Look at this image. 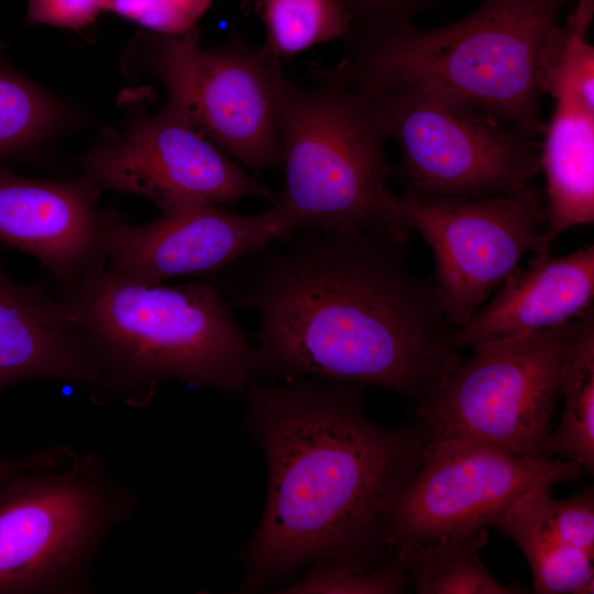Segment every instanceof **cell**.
<instances>
[{
	"instance_id": "obj_21",
	"label": "cell",
	"mask_w": 594,
	"mask_h": 594,
	"mask_svg": "<svg viewBox=\"0 0 594 594\" xmlns=\"http://www.w3.org/2000/svg\"><path fill=\"white\" fill-rule=\"evenodd\" d=\"M261 12L265 46L279 61L354 31L342 0H262Z\"/></svg>"
},
{
	"instance_id": "obj_20",
	"label": "cell",
	"mask_w": 594,
	"mask_h": 594,
	"mask_svg": "<svg viewBox=\"0 0 594 594\" xmlns=\"http://www.w3.org/2000/svg\"><path fill=\"white\" fill-rule=\"evenodd\" d=\"M560 397L563 409L551 432L547 454L561 455L594 473V316L592 307L578 317L564 360Z\"/></svg>"
},
{
	"instance_id": "obj_11",
	"label": "cell",
	"mask_w": 594,
	"mask_h": 594,
	"mask_svg": "<svg viewBox=\"0 0 594 594\" xmlns=\"http://www.w3.org/2000/svg\"><path fill=\"white\" fill-rule=\"evenodd\" d=\"M585 472L564 459H534L454 437H428L419 466L386 513L392 551L492 526L537 486L574 481Z\"/></svg>"
},
{
	"instance_id": "obj_15",
	"label": "cell",
	"mask_w": 594,
	"mask_h": 594,
	"mask_svg": "<svg viewBox=\"0 0 594 594\" xmlns=\"http://www.w3.org/2000/svg\"><path fill=\"white\" fill-rule=\"evenodd\" d=\"M0 242V394L30 380L64 382L94 397L108 393L105 365L86 336L38 284L4 270Z\"/></svg>"
},
{
	"instance_id": "obj_23",
	"label": "cell",
	"mask_w": 594,
	"mask_h": 594,
	"mask_svg": "<svg viewBox=\"0 0 594 594\" xmlns=\"http://www.w3.org/2000/svg\"><path fill=\"white\" fill-rule=\"evenodd\" d=\"M408 581L392 552L382 564L363 569L345 560L326 558L308 565L296 582L280 593L397 594L408 587Z\"/></svg>"
},
{
	"instance_id": "obj_16",
	"label": "cell",
	"mask_w": 594,
	"mask_h": 594,
	"mask_svg": "<svg viewBox=\"0 0 594 594\" xmlns=\"http://www.w3.org/2000/svg\"><path fill=\"white\" fill-rule=\"evenodd\" d=\"M498 287L464 324L452 329L454 349L553 328L584 314L594 296V245L562 256L532 255Z\"/></svg>"
},
{
	"instance_id": "obj_4",
	"label": "cell",
	"mask_w": 594,
	"mask_h": 594,
	"mask_svg": "<svg viewBox=\"0 0 594 594\" xmlns=\"http://www.w3.org/2000/svg\"><path fill=\"white\" fill-rule=\"evenodd\" d=\"M58 302L127 406H146L163 381L240 393L258 376L255 346L210 282L144 285L101 264Z\"/></svg>"
},
{
	"instance_id": "obj_27",
	"label": "cell",
	"mask_w": 594,
	"mask_h": 594,
	"mask_svg": "<svg viewBox=\"0 0 594 594\" xmlns=\"http://www.w3.org/2000/svg\"><path fill=\"white\" fill-rule=\"evenodd\" d=\"M349 9L354 26L369 25L408 13L428 0H342Z\"/></svg>"
},
{
	"instance_id": "obj_1",
	"label": "cell",
	"mask_w": 594,
	"mask_h": 594,
	"mask_svg": "<svg viewBox=\"0 0 594 594\" xmlns=\"http://www.w3.org/2000/svg\"><path fill=\"white\" fill-rule=\"evenodd\" d=\"M228 288L258 319V376L374 385L425 399L461 361L433 285L376 231L306 230ZM282 242V241H280Z\"/></svg>"
},
{
	"instance_id": "obj_12",
	"label": "cell",
	"mask_w": 594,
	"mask_h": 594,
	"mask_svg": "<svg viewBox=\"0 0 594 594\" xmlns=\"http://www.w3.org/2000/svg\"><path fill=\"white\" fill-rule=\"evenodd\" d=\"M82 168L98 188L144 197L161 210L185 202L224 206L248 197L276 198L167 103L96 146Z\"/></svg>"
},
{
	"instance_id": "obj_17",
	"label": "cell",
	"mask_w": 594,
	"mask_h": 594,
	"mask_svg": "<svg viewBox=\"0 0 594 594\" xmlns=\"http://www.w3.org/2000/svg\"><path fill=\"white\" fill-rule=\"evenodd\" d=\"M554 100L540 144L550 244L562 232L594 221V107L573 97Z\"/></svg>"
},
{
	"instance_id": "obj_22",
	"label": "cell",
	"mask_w": 594,
	"mask_h": 594,
	"mask_svg": "<svg viewBox=\"0 0 594 594\" xmlns=\"http://www.w3.org/2000/svg\"><path fill=\"white\" fill-rule=\"evenodd\" d=\"M64 118L62 106L11 67L0 50V160L25 154Z\"/></svg>"
},
{
	"instance_id": "obj_10",
	"label": "cell",
	"mask_w": 594,
	"mask_h": 594,
	"mask_svg": "<svg viewBox=\"0 0 594 594\" xmlns=\"http://www.w3.org/2000/svg\"><path fill=\"white\" fill-rule=\"evenodd\" d=\"M384 205L394 223L429 245L433 288L453 328L472 317L525 254L551 246L546 199L531 184L479 198L419 199L391 190Z\"/></svg>"
},
{
	"instance_id": "obj_18",
	"label": "cell",
	"mask_w": 594,
	"mask_h": 594,
	"mask_svg": "<svg viewBox=\"0 0 594 594\" xmlns=\"http://www.w3.org/2000/svg\"><path fill=\"white\" fill-rule=\"evenodd\" d=\"M551 486L520 496L492 526L506 535L526 558L538 594H592L593 556L573 548L551 514Z\"/></svg>"
},
{
	"instance_id": "obj_14",
	"label": "cell",
	"mask_w": 594,
	"mask_h": 594,
	"mask_svg": "<svg viewBox=\"0 0 594 594\" xmlns=\"http://www.w3.org/2000/svg\"><path fill=\"white\" fill-rule=\"evenodd\" d=\"M97 198L86 176L34 179L0 166V242L36 258L64 292L105 264L112 210L102 211Z\"/></svg>"
},
{
	"instance_id": "obj_3",
	"label": "cell",
	"mask_w": 594,
	"mask_h": 594,
	"mask_svg": "<svg viewBox=\"0 0 594 594\" xmlns=\"http://www.w3.org/2000/svg\"><path fill=\"white\" fill-rule=\"evenodd\" d=\"M571 0H483L464 18L419 28L408 15L360 28L328 74L358 88H422L459 98L539 139L540 99Z\"/></svg>"
},
{
	"instance_id": "obj_6",
	"label": "cell",
	"mask_w": 594,
	"mask_h": 594,
	"mask_svg": "<svg viewBox=\"0 0 594 594\" xmlns=\"http://www.w3.org/2000/svg\"><path fill=\"white\" fill-rule=\"evenodd\" d=\"M136 493L96 451L23 471L0 486V594H87L111 530Z\"/></svg>"
},
{
	"instance_id": "obj_13",
	"label": "cell",
	"mask_w": 594,
	"mask_h": 594,
	"mask_svg": "<svg viewBox=\"0 0 594 594\" xmlns=\"http://www.w3.org/2000/svg\"><path fill=\"white\" fill-rule=\"evenodd\" d=\"M161 211L138 226L111 212L105 252L108 268L133 282L156 285L217 273L286 239L283 218L273 205L251 216L201 201Z\"/></svg>"
},
{
	"instance_id": "obj_19",
	"label": "cell",
	"mask_w": 594,
	"mask_h": 594,
	"mask_svg": "<svg viewBox=\"0 0 594 594\" xmlns=\"http://www.w3.org/2000/svg\"><path fill=\"white\" fill-rule=\"evenodd\" d=\"M487 527H480L431 542L407 541L392 550L418 594H518L514 583H499L481 560Z\"/></svg>"
},
{
	"instance_id": "obj_9",
	"label": "cell",
	"mask_w": 594,
	"mask_h": 594,
	"mask_svg": "<svg viewBox=\"0 0 594 594\" xmlns=\"http://www.w3.org/2000/svg\"><path fill=\"white\" fill-rule=\"evenodd\" d=\"M146 63L166 90V103L237 163L282 167L277 120L286 76L265 45L252 46L233 33L204 48L197 28L150 37Z\"/></svg>"
},
{
	"instance_id": "obj_25",
	"label": "cell",
	"mask_w": 594,
	"mask_h": 594,
	"mask_svg": "<svg viewBox=\"0 0 594 594\" xmlns=\"http://www.w3.org/2000/svg\"><path fill=\"white\" fill-rule=\"evenodd\" d=\"M106 0H29L26 20L31 24L81 30L105 12Z\"/></svg>"
},
{
	"instance_id": "obj_2",
	"label": "cell",
	"mask_w": 594,
	"mask_h": 594,
	"mask_svg": "<svg viewBox=\"0 0 594 594\" xmlns=\"http://www.w3.org/2000/svg\"><path fill=\"white\" fill-rule=\"evenodd\" d=\"M244 393L246 427L267 465V496L239 554L241 592L320 559L363 569L385 562L386 513L420 464L426 428L370 421L355 384L255 377Z\"/></svg>"
},
{
	"instance_id": "obj_26",
	"label": "cell",
	"mask_w": 594,
	"mask_h": 594,
	"mask_svg": "<svg viewBox=\"0 0 594 594\" xmlns=\"http://www.w3.org/2000/svg\"><path fill=\"white\" fill-rule=\"evenodd\" d=\"M76 453L67 446H47L19 458L0 455V486L26 470L65 465Z\"/></svg>"
},
{
	"instance_id": "obj_7",
	"label": "cell",
	"mask_w": 594,
	"mask_h": 594,
	"mask_svg": "<svg viewBox=\"0 0 594 594\" xmlns=\"http://www.w3.org/2000/svg\"><path fill=\"white\" fill-rule=\"evenodd\" d=\"M576 321L474 344L472 355L422 399L416 421L429 438H464L550 459L547 447Z\"/></svg>"
},
{
	"instance_id": "obj_24",
	"label": "cell",
	"mask_w": 594,
	"mask_h": 594,
	"mask_svg": "<svg viewBox=\"0 0 594 594\" xmlns=\"http://www.w3.org/2000/svg\"><path fill=\"white\" fill-rule=\"evenodd\" d=\"M212 0H106L111 12L156 33L178 36L197 29Z\"/></svg>"
},
{
	"instance_id": "obj_8",
	"label": "cell",
	"mask_w": 594,
	"mask_h": 594,
	"mask_svg": "<svg viewBox=\"0 0 594 594\" xmlns=\"http://www.w3.org/2000/svg\"><path fill=\"white\" fill-rule=\"evenodd\" d=\"M365 91L399 147L404 195L494 196L529 186L540 172L537 139L459 98L422 88Z\"/></svg>"
},
{
	"instance_id": "obj_5",
	"label": "cell",
	"mask_w": 594,
	"mask_h": 594,
	"mask_svg": "<svg viewBox=\"0 0 594 594\" xmlns=\"http://www.w3.org/2000/svg\"><path fill=\"white\" fill-rule=\"evenodd\" d=\"M318 77L310 87L286 78L279 98L284 186L272 204L286 239L306 230L376 231L406 243L408 231L385 210L394 168L372 97L323 69Z\"/></svg>"
}]
</instances>
